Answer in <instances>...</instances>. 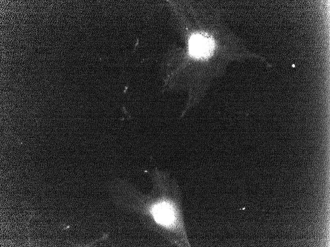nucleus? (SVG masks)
Listing matches in <instances>:
<instances>
[{
  "mask_svg": "<svg viewBox=\"0 0 330 247\" xmlns=\"http://www.w3.org/2000/svg\"><path fill=\"white\" fill-rule=\"evenodd\" d=\"M154 191L151 196L138 197L137 206L142 214L148 216L154 225L163 232L184 237V229L177 196L169 191L172 181L168 174L156 169L153 174Z\"/></svg>",
  "mask_w": 330,
  "mask_h": 247,
  "instance_id": "obj_1",
  "label": "nucleus"
}]
</instances>
